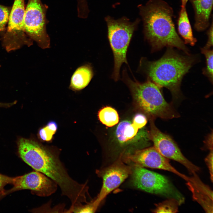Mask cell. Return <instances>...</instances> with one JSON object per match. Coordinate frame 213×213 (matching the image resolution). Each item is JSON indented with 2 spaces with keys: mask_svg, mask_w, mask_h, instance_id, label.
<instances>
[{
  "mask_svg": "<svg viewBox=\"0 0 213 213\" xmlns=\"http://www.w3.org/2000/svg\"><path fill=\"white\" fill-rule=\"evenodd\" d=\"M18 147L23 160L55 182L72 205L79 204L86 199L88 189L86 183L81 184L73 179L57 154L34 141L24 138L19 140Z\"/></svg>",
  "mask_w": 213,
  "mask_h": 213,
  "instance_id": "obj_1",
  "label": "cell"
},
{
  "mask_svg": "<svg viewBox=\"0 0 213 213\" xmlns=\"http://www.w3.org/2000/svg\"><path fill=\"white\" fill-rule=\"evenodd\" d=\"M142 19L145 38L153 51L165 46L175 47L189 54V50L176 31L172 8L162 0H149L138 7Z\"/></svg>",
  "mask_w": 213,
  "mask_h": 213,
  "instance_id": "obj_2",
  "label": "cell"
},
{
  "mask_svg": "<svg viewBox=\"0 0 213 213\" xmlns=\"http://www.w3.org/2000/svg\"><path fill=\"white\" fill-rule=\"evenodd\" d=\"M196 59L189 54H180L168 47L163 56L155 61L142 59L140 66L148 79L160 88L170 91L175 99L180 96V86L183 76L194 64Z\"/></svg>",
  "mask_w": 213,
  "mask_h": 213,
  "instance_id": "obj_3",
  "label": "cell"
},
{
  "mask_svg": "<svg viewBox=\"0 0 213 213\" xmlns=\"http://www.w3.org/2000/svg\"><path fill=\"white\" fill-rule=\"evenodd\" d=\"M123 76L140 108L151 120L157 117L168 120L179 117L172 106L164 99L160 88L155 83L149 79L143 83L133 80L125 72Z\"/></svg>",
  "mask_w": 213,
  "mask_h": 213,
  "instance_id": "obj_4",
  "label": "cell"
},
{
  "mask_svg": "<svg viewBox=\"0 0 213 213\" xmlns=\"http://www.w3.org/2000/svg\"><path fill=\"white\" fill-rule=\"evenodd\" d=\"M108 28L109 40L113 51L114 65L112 78L115 81L119 78L120 67L123 63L128 64L126 54L133 33L140 20L133 22L123 17L115 20L109 16L105 18Z\"/></svg>",
  "mask_w": 213,
  "mask_h": 213,
  "instance_id": "obj_5",
  "label": "cell"
},
{
  "mask_svg": "<svg viewBox=\"0 0 213 213\" xmlns=\"http://www.w3.org/2000/svg\"><path fill=\"white\" fill-rule=\"evenodd\" d=\"M132 168V183L136 188L151 193L177 200L179 205L185 200L182 194L170 181L160 174L134 165Z\"/></svg>",
  "mask_w": 213,
  "mask_h": 213,
  "instance_id": "obj_6",
  "label": "cell"
},
{
  "mask_svg": "<svg viewBox=\"0 0 213 213\" xmlns=\"http://www.w3.org/2000/svg\"><path fill=\"white\" fill-rule=\"evenodd\" d=\"M47 9V7L41 0H28L24 15L26 35L43 49L49 48L50 45V38L46 29Z\"/></svg>",
  "mask_w": 213,
  "mask_h": 213,
  "instance_id": "obj_7",
  "label": "cell"
},
{
  "mask_svg": "<svg viewBox=\"0 0 213 213\" xmlns=\"http://www.w3.org/2000/svg\"><path fill=\"white\" fill-rule=\"evenodd\" d=\"M25 0H14L12 7L6 30L1 36L7 51L17 49L21 45H30L33 41L26 35L25 30Z\"/></svg>",
  "mask_w": 213,
  "mask_h": 213,
  "instance_id": "obj_8",
  "label": "cell"
},
{
  "mask_svg": "<svg viewBox=\"0 0 213 213\" xmlns=\"http://www.w3.org/2000/svg\"><path fill=\"white\" fill-rule=\"evenodd\" d=\"M149 135L150 140L153 143L154 147L165 157L181 164L191 174L199 170V167L193 164L183 155L172 138L156 127L153 120H151Z\"/></svg>",
  "mask_w": 213,
  "mask_h": 213,
  "instance_id": "obj_9",
  "label": "cell"
},
{
  "mask_svg": "<svg viewBox=\"0 0 213 213\" xmlns=\"http://www.w3.org/2000/svg\"><path fill=\"white\" fill-rule=\"evenodd\" d=\"M10 184L13 186L10 190L5 191V194L19 190L28 189L34 194L44 197L54 193L58 186L51 179L36 171L23 175L12 177Z\"/></svg>",
  "mask_w": 213,
  "mask_h": 213,
  "instance_id": "obj_10",
  "label": "cell"
},
{
  "mask_svg": "<svg viewBox=\"0 0 213 213\" xmlns=\"http://www.w3.org/2000/svg\"><path fill=\"white\" fill-rule=\"evenodd\" d=\"M124 161L141 167H146L171 172L187 181L189 177L178 171L170 163L168 159L161 155L154 147L138 150L126 154Z\"/></svg>",
  "mask_w": 213,
  "mask_h": 213,
  "instance_id": "obj_11",
  "label": "cell"
},
{
  "mask_svg": "<svg viewBox=\"0 0 213 213\" xmlns=\"http://www.w3.org/2000/svg\"><path fill=\"white\" fill-rule=\"evenodd\" d=\"M132 167L123 163L121 157L111 165L96 170V173L103 179V185L96 199L92 202L98 207L101 201L118 187L131 174Z\"/></svg>",
  "mask_w": 213,
  "mask_h": 213,
  "instance_id": "obj_12",
  "label": "cell"
},
{
  "mask_svg": "<svg viewBox=\"0 0 213 213\" xmlns=\"http://www.w3.org/2000/svg\"><path fill=\"white\" fill-rule=\"evenodd\" d=\"M115 135L118 142L122 145L133 144L139 141L146 146L149 145V132L138 128L130 121L124 120L120 122L116 130Z\"/></svg>",
  "mask_w": 213,
  "mask_h": 213,
  "instance_id": "obj_13",
  "label": "cell"
},
{
  "mask_svg": "<svg viewBox=\"0 0 213 213\" xmlns=\"http://www.w3.org/2000/svg\"><path fill=\"white\" fill-rule=\"evenodd\" d=\"M186 185L192 193L193 199L198 203L206 212H213V192L200 180L196 173L192 174Z\"/></svg>",
  "mask_w": 213,
  "mask_h": 213,
  "instance_id": "obj_14",
  "label": "cell"
},
{
  "mask_svg": "<svg viewBox=\"0 0 213 213\" xmlns=\"http://www.w3.org/2000/svg\"><path fill=\"white\" fill-rule=\"evenodd\" d=\"M195 12V29L198 31H203L209 24L212 9L213 0H191Z\"/></svg>",
  "mask_w": 213,
  "mask_h": 213,
  "instance_id": "obj_15",
  "label": "cell"
},
{
  "mask_svg": "<svg viewBox=\"0 0 213 213\" xmlns=\"http://www.w3.org/2000/svg\"><path fill=\"white\" fill-rule=\"evenodd\" d=\"M93 75L92 66L88 64L78 67L71 77L69 88L75 91L81 90L89 84Z\"/></svg>",
  "mask_w": 213,
  "mask_h": 213,
  "instance_id": "obj_16",
  "label": "cell"
},
{
  "mask_svg": "<svg viewBox=\"0 0 213 213\" xmlns=\"http://www.w3.org/2000/svg\"><path fill=\"white\" fill-rule=\"evenodd\" d=\"M179 33L184 41V43L194 46L197 40L193 35L192 29L188 18L185 7H181L178 20Z\"/></svg>",
  "mask_w": 213,
  "mask_h": 213,
  "instance_id": "obj_17",
  "label": "cell"
},
{
  "mask_svg": "<svg viewBox=\"0 0 213 213\" xmlns=\"http://www.w3.org/2000/svg\"><path fill=\"white\" fill-rule=\"evenodd\" d=\"M98 116L100 121L108 127L114 126L119 122V115L117 111L111 107L106 106L101 109Z\"/></svg>",
  "mask_w": 213,
  "mask_h": 213,
  "instance_id": "obj_18",
  "label": "cell"
},
{
  "mask_svg": "<svg viewBox=\"0 0 213 213\" xmlns=\"http://www.w3.org/2000/svg\"><path fill=\"white\" fill-rule=\"evenodd\" d=\"M178 202L172 199H169L156 205V208L153 210L155 213H175L178 211Z\"/></svg>",
  "mask_w": 213,
  "mask_h": 213,
  "instance_id": "obj_19",
  "label": "cell"
},
{
  "mask_svg": "<svg viewBox=\"0 0 213 213\" xmlns=\"http://www.w3.org/2000/svg\"><path fill=\"white\" fill-rule=\"evenodd\" d=\"M201 52L204 54L206 59V67L203 69V74L213 83V50L204 47L201 49Z\"/></svg>",
  "mask_w": 213,
  "mask_h": 213,
  "instance_id": "obj_20",
  "label": "cell"
},
{
  "mask_svg": "<svg viewBox=\"0 0 213 213\" xmlns=\"http://www.w3.org/2000/svg\"><path fill=\"white\" fill-rule=\"evenodd\" d=\"M12 7L0 4V36H1L6 29Z\"/></svg>",
  "mask_w": 213,
  "mask_h": 213,
  "instance_id": "obj_21",
  "label": "cell"
},
{
  "mask_svg": "<svg viewBox=\"0 0 213 213\" xmlns=\"http://www.w3.org/2000/svg\"><path fill=\"white\" fill-rule=\"evenodd\" d=\"M132 122L138 128L141 129L147 123V120L146 117L143 114H138L134 117Z\"/></svg>",
  "mask_w": 213,
  "mask_h": 213,
  "instance_id": "obj_22",
  "label": "cell"
},
{
  "mask_svg": "<svg viewBox=\"0 0 213 213\" xmlns=\"http://www.w3.org/2000/svg\"><path fill=\"white\" fill-rule=\"evenodd\" d=\"M55 133V132L50 130L46 126L41 129L39 133L41 139L46 141H50Z\"/></svg>",
  "mask_w": 213,
  "mask_h": 213,
  "instance_id": "obj_23",
  "label": "cell"
},
{
  "mask_svg": "<svg viewBox=\"0 0 213 213\" xmlns=\"http://www.w3.org/2000/svg\"><path fill=\"white\" fill-rule=\"evenodd\" d=\"M205 161L208 168L210 175L211 180L212 182L213 181V150L210 151L209 154L205 158Z\"/></svg>",
  "mask_w": 213,
  "mask_h": 213,
  "instance_id": "obj_24",
  "label": "cell"
},
{
  "mask_svg": "<svg viewBox=\"0 0 213 213\" xmlns=\"http://www.w3.org/2000/svg\"><path fill=\"white\" fill-rule=\"evenodd\" d=\"M207 34L208 36V40L206 46L204 48L206 49H210V47L213 45L212 21L211 25L207 32Z\"/></svg>",
  "mask_w": 213,
  "mask_h": 213,
  "instance_id": "obj_25",
  "label": "cell"
},
{
  "mask_svg": "<svg viewBox=\"0 0 213 213\" xmlns=\"http://www.w3.org/2000/svg\"><path fill=\"white\" fill-rule=\"evenodd\" d=\"M11 178L0 174V191H4V186L7 184H10Z\"/></svg>",
  "mask_w": 213,
  "mask_h": 213,
  "instance_id": "obj_26",
  "label": "cell"
},
{
  "mask_svg": "<svg viewBox=\"0 0 213 213\" xmlns=\"http://www.w3.org/2000/svg\"><path fill=\"white\" fill-rule=\"evenodd\" d=\"M206 147L210 151L213 150V133L209 135L205 141Z\"/></svg>",
  "mask_w": 213,
  "mask_h": 213,
  "instance_id": "obj_27",
  "label": "cell"
},
{
  "mask_svg": "<svg viewBox=\"0 0 213 213\" xmlns=\"http://www.w3.org/2000/svg\"><path fill=\"white\" fill-rule=\"evenodd\" d=\"M46 126L50 130L55 133L57 128V123L53 121L49 122L48 123Z\"/></svg>",
  "mask_w": 213,
  "mask_h": 213,
  "instance_id": "obj_28",
  "label": "cell"
},
{
  "mask_svg": "<svg viewBox=\"0 0 213 213\" xmlns=\"http://www.w3.org/2000/svg\"><path fill=\"white\" fill-rule=\"evenodd\" d=\"M13 103H8V104H4V103H0V107H7V106H11L12 105V104H14Z\"/></svg>",
  "mask_w": 213,
  "mask_h": 213,
  "instance_id": "obj_29",
  "label": "cell"
},
{
  "mask_svg": "<svg viewBox=\"0 0 213 213\" xmlns=\"http://www.w3.org/2000/svg\"><path fill=\"white\" fill-rule=\"evenodd\" d=\"M188 0H181V7H185L186 5Z\"/></svg>",
  "mask_w": 213,
  "mask_h": 213,
  "instance_id": "obj_30",
  "label": "cell"
},
{
  "mask_svg": "<svg viewBox=\"0 0 213 213\" xmlns=\"http://www.w3.org/2000/svg\"><path fill=\"white\" fill-rule=\"evenodd\" d=\"M5 191H0V197L1 195H4L5 194Z\"/></svg>",
  "mask_w": 213,
  "mask_h": 213,
  "instance_id": "obj_31",
  "label": "cell"
}]
</instances>
